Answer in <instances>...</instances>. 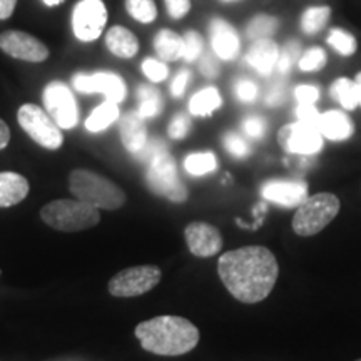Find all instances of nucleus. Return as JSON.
Wrapping results in <instances>:
<instances>
[{
	"label": "nucleus",
	"mask_w": 361,
	"mask_h": 361,
	"mask_svg": "<svg viewBox=\"0 0 361 361\" xmlns=\"http://www.w3.org/2000/svg\"><path fill=\"white\" fill-rule=\"evenodd\" d=\"M184 169L191 176H206L218 169V159L213 152H192L184 159Z\"/></svg>",
	"instance_id": "bb28decb"
},
{
	"label": "nucleus",
	"mask_w": 361,
	"mask_h": 361,
	"mask_svg": "<svg viewBox=\"0 0 361 361\" xmlns=\"http://www.w3.org/2000/svg\"><path fill=\"white\" fill-rule=\"evenodd\" d=\"M200 69H201V74L207 79H213L219 74V66H218V62H216V59L213 56L202 57Z\"/></svg>",
	"instance_id": "a18cd8bd"
},
{
	"label": "nucleus",
	"mask_w": 361,
	"mask_h": 361,
	"mask_svg": "<svg viewBox=\"0 0 361 361\" xmlns=\"http://www.w3.org/2000/svg\"><path fill=\"white\" fill-rule=\"evenodd\" d=\"M221 281L238 301L255 305L273 291L278 281L276 256L264 246H246L228 251L218 261Z\"/></svg>",
	"instance_id": "f257e3e1"
},
{
	"label": "nucleus",
	"mask_w": 361,
	"mask_h": 361,
	"mask_svg": "<svg viewBox=\"0 0 361 361\" xmlns=\"http://www.w3.org/2000/svg\"><path fill=\"white\" fill-rule=\"evenodd\" d=\"M278 142L291 154L311 156L323 149V134L319 128L298 121L281 128L278 133Z\"/></svg>",
	"instance_id": "9b49d317"
},
{
	"label": "nucleus",
	"mask_w": 361,
	"mask_h": 361,
	"mask_svg": "<svg viewBox=\"0 0 361 361\" xmlns=\"http://www.w3.org/2000/svg\"><path fill=\"white\" fill-rule=\"evenodd\" d=\"M279 59V47L271 39L255 40L246 54V61L261 75H269L274 71Z\"/></svg>",
	"instance_id": "a211bd4d"
},
{
	"label": "nucleus",
	"mask_w": 361,
	"mask_h": 361,
	"mask_svg": "<svg viewBox=\"0 0 361 361\" xmlns=\"http://www.w3.org/2000/svg\"><path fill=\"white\" fill-rule=\"evenodd\" d=\"M355 85H356V94H358V106L361 107V72L356 74Z\"/></svg>",
	"instance_id": "09e8293b"
},
{
	"label": "nucleus",
	"mask_w": 361,
	"mask_h": 361,
	"mask_svg": "<svg viewBox=\"0 0 361 361\" xmlns=\"http://www.w3.org/2000/svg\"><path fill=\"white\" fill-rule=\"evenodd\" d=\"M340 213V200L331 192H319L306 200L298 206L295 218H293V231L298 236H314L323 231Z\"/></svg>",
	"instance_id": "39448f33"
},
{
	"label": "nucleus",
	"mask_w": 361,
	"mask_h": 361,
	"mask_svg": "<svg viewBox=\"0 0 361 361\" xmlns=\"http://www.w3.org/2000/svg\"><path fill=\"white\" fill-rule=\"evenodd\" d=\"M126 11L141 24H151L157 17L154 0H126Z\"/></svg>",
	"instance_id": "c85d7f7f"
},
{
	"label": "nucleus",
	"mask_w": 361,
	"mask_h": 361,
	"mask_svg": "<svg viewBox=\"0 0 361 361\" xmlns=\"http://www.w3.org/2000/svg\"><path fill=\"white\" fill-rule=\"evenodd\" d=\"M161 269L157 266H134V268L119 271L116 276H112L107 288L116 298H135L154 290L161 281Z\"/></svg>",
	"instance_id": "6e6552de"
},
{
	"label": "nucleus",
	"mask_w": 361,
	"mask_h": 361,
	"mask_svg": "<svg viewBox=\"0 0 361 361\" xmlns=\"http://www.w3.org/2000/svg\"><path fill=\"white\" fill-rule=\"evenodd\" d=\"M146 183L149 189L156 196L164 197V200L173 202L188 201L189 192L186 184L183 183L176 168L174 157L169 154L168 149L157 152L147 161Z\"/></svg>",
	"instance_id": "423d86ee"
},
{
	"label": "nucleus",
	"mask_w": 361,
	"mask_h": 361,
	"mask_svg": "<svg viewBox=\"0 0 361 361\" xmlns=\"http://www.w3.org/2000/svg\"><path fill=\"white\" fill-rule=\"evenodd\" d=\"M184 238H186L189 251L197 258H211L218 255L223 247V236L219 229L202 221H194L188 224L184 229Z\"/></svg>",
	"instance_id": "4468645a"
},
{
	"label": "nucleus",
	"mask_w": 361,
	"mask_h": 361,
	"mask_svg": "<svg viewBox=\"0 0 361 361\" xmlns=\"http://www.w3.org/2000/svg\"><path fill=\"white\" fill-rule=\"evenodd\" d=\"M74 89L82 94L101 92L107 101L121 104L126 99L128 87L124 79L114 72H94V74H75L72 79Z\"/></svg>",
	"instance_id": "f8f14e48"
},
{
	"label": "nucleus",
	"mask_w": 361,
	"mask_h": 361,
	"mask_svg": "<svg viewBox=\"0 0 361 361\" xmlns=\"http://www.w3.org/2000/svg\"><path fill=\"white\" fill-rule=\"evenodd\" d=\"M331 96L345 111H353L358 107V94H356L355 80L340 78L331 85Z\"/></svg>",
	"instance_id": "a878e982"
},
{
	"label": "nucleus",
	"mask_w": 361,
	"mask_h": 361,
	"mask_svg": "<svg viewBox=\"0 0 361 361\" xmlns=\"http://www.w3.org/2000/svg\"><path fill=\"white\" fill-rule=\"evenodd\" d=\"M121 117L119 104L112 101H104L101 106H97L96 109L92 111V114L87 117L85 121V128L90 133H101V130L107 129L111 124H114L117 119Z\"/></svg>",
	"instance_id": "5701e85b"
},
{
	"label": "nucleus",
	"mask_w": 361,
	"mask_h": 361,
	"mask_svg": "<svg viewBox=\"0 0 361 361\" xmlns=\"http://www.w3.org/2000/svg\"><path fill=\"white\" fill-rule=\"evenodd\" d=\"M8 141H11V129L0 119V151L8 146Z\"/></svg>",
	"instance_id": "de8ad7c7"
},
{
	"label": "nucleus",
	"mask_w": 361,
	"mask_h": 361,
	"mask_svg": "<svg viewBox=\"0 0 361 361\" xmlns=\"http://www.w3.org/2000/svg\"><path fill=\"white\" fill-rule=\"evenodd\" d=\"M171 19H183L191 11V0H164Z\"/></svg>",
	"instance_id": "a19ab883"
},
{
	"label": "nucleus",
	"mask_w": 361,
	"mask_h": 361,
	"mask_svg": "<svg viewBox=\"0 0 361 361\" xmlns=\"http://www.w3.org/2000/svg\"><path fill=\"white\" fill-rule=\"evenodd\" d=\"M224 2H229V0H224Z\"/></svg>",
	"instance_id": "3c124183"
},
{
	"label": "nucleus",
	"mask_w": 361,
	"mask_h": 361,
	"mask_svg": "<svg viewBox=\"0 0 361 361\" xmlns=\"http://www.w3.org/2000/svg\"><path fill=\"white\" fill-rule=\"evenodd\" d=\"M284 96H286V87H284V84L276 82L271 85L266 92V102L269 106H279L284 101Z\"/></svg>",
	"instance_id": "c03bdc74"
},
{
	"label": "nucleus",
	"mask_w": 361,
	"mask_h": 361,
	"mask_svg": "<svg viewBox=\"0 0 361 361\" xmlns=\"http://www.w3.org/2000/svg\"><path fill=\"white\" fill-rule=\"evenodd\" d=\"M329 7H311L308 11H305L303 17H301V29L305 34H318L319 30H323V27L326 25L329 19Z\"/></svg>",
	"instance_id": "cd10ccee"
},
{
	"label": "nucleus",
	"mask_w": 361,
	"mask_h": 361,
	"mask_svg": "<svg viewBox=\"0 0 361 361\" xmlns=\"http://www.w3.org/2000/svg\"><path fill=\"white\" fill-rule=\"evenodd\" d=\"M142 72L151 82H162L169 75V71L164 62L156 61V59H146L142 62Z\"/></svg>",
	"instance_id": "c9c22d12"
},
{
	"label": "nucleus",
	"mask_w": 361,
	"mask_h": 361,
	"mask_svg": "<svg viewBox=\"0 0 361 361\" xmlns=\"http://www.w3.org/2000/svg\"><path fill=\"white\" fill-rule=\"evenodd\" d=\"M191 129V119L186 114H178L173 117L171 121L169 128H168V134L169 137L173 139H184Z\"/></svg>",
	"instance_id": "e433bc0d"
},
{
	"label": "nucleus",
	"mask_w": 361,
	"mask_h": 361,
	"mask_svg": "<svg viewBox=\"0 0 361 361\" xmlns=\"http://www.w3.org/2000/svg\"><path fill=\"white\" fill-rule=\"evenodd\" d=\"M266 201L283 207H298L308 197V184L305 180H268L261 188Z\"/></svg>",
	"instance_id": "2eb2a0df"
},
{
	"label": "nucleus",
	"mask_w": 361,
	"mask_h": 361,
	"mask_svg": "<svg viewBox=\"0 0 361 361\" xmlns=\"http://www.w3.org/2000/svg\"><path fill=\"white\" fill-rule=\"evenodd\" d=\"M300 54H301V47L298 42H288L284 45V49L281 52H279V59H278V71L281 72V74H286L288 71L291 69L293 66H295V62L300 59Z\"/></svg>",
	"instance_id": "f704fd0d"
},
{
	"label": "nucleus",
	"mask_w": 361,
	"mask_h": 361,
	"mask_svg": "<svg viewBox=\"0 0 361 361\" xmlns=\"http://www.w3.org/2000/svg\"><path fill=\"white\" fill-rule=\"evenodd\" d=\"M319 130L329 141H345L353 135L355 124L351 117L343 111H328L319 119Z\"/></svg>",
	"instance_id": "6ab92c4d"
},
{
	"label": "nucleus",
	"mask_w": 361,
	"mask_h": 361,
	"mask_svg": "<svg viewBox=\"0 0 361 361\" xmlns=\"http://www.w3.org/2000/svg\"><path fill=\"white\" fill-rule=\"evenodd\" d=\"M328 44L331 45L338 54H341V56L345 57L353 56L356 49H358V44H356V39L353 35L341 29H333L331 32H329Z\"/></svg>",
	"instance_id": "7c9ffc66"
},
{
	"label": "nucleus",
	"mask_w": 361,
	"mask_h": 361,
	"mask_svg": "<svg viewBox=\"0 0 361 361\" xmlns=\"http://www.w3.org/2000/svg\"><path fill=\"white\" fill-rule=\"evenodd\" d=\"M326 64V52L322 47H313L303 54V57L298 61V66L303 72H314L323 69Z\"/></svg>",
	"instance_id": "2f4dec72"
},
{
	"label": "nucleus",
	"mask_w": 361,
	"mask_h": 361,
	"mask_svg": "<svg viewBox=\"0 0 361 361\" xmlns=\"http://www.w3.org/2000/svg\"><path fill=\"white\" fill-rule=\"evenodd\" d=\"M107 49L114 54L116 57L130 59L139 51V40L135 35L123 25L111 27L106 34Z\"/></svg>",
	"instance_id": "412c9836"
},
{
	"label": "nucleus",
	"mask_w": 361,
	"mask_h": 361,
	"mask_svg": "<svg viewBox=\"0 0 361 361\" xmlns=\"http://www.w3.org/2000/svg\"><path fill=\"white\" fill-rule=\"evenodd\" d=\"M234 92L241 102H252L258 97V85L250 79H239L234 85Z\"/></svg>",
	"instance_id": "4c0bfd02"
},
{
	"label": "nucleus",
	"mask_w": 361,
	"mask_h": 361,
	"mask_svg": "<svg viewBox=\"0 0 361 361\" xmlns=\"http://www.w3.org/2000/svg\"><path fill=\"white\" fill-rule=\"evenodd\" d=\"M17 0H0V20H6L16 11Z\"/></svg>",
	"instance_id": "49530a36"
},
{
	"label": "nucleus",
	"mask_w": 361,
	"mask_h": 361,
	"mask_svg": "<svg viewBox=\"0 0 361 361\" xmlns=\"http://www.w3.org/2000/svg\"><path fill=\"white\" fill-rule=\"evenodd\" d=\"M278 29V19L271 16H258L255 17L250 24H247L246 35L251 40H261L269 39L271 35L276 32Z\"/></svg>",
	"instance_id": "c756f323"
},
{
	"label": "nucleus",
	"mask_w": 361,
	"mask_h": 361,
	"mask_svg": "<svg viewBox=\"0 0 361 361\" xmlns=\"http://www.w3.org/2000/svg\"><path fill=\"white\" fill-rule=\"evenodd\" d=\"M224 147L228 149L229 154L234 157H239V159H241V157L250 156L251 152V147L246 139L236 133H228L224 135Z\"/></svg>",
	"instance_id": "72a5a7b5"
},
{
	"label": "nucleus",
	"mask_w": 361,
	"mask_h": 361,
	"mask_svg": "<svg viewBox=\"0 0 361 361\" xmlns=\"http://www.w3.org/2000/svg\"><path fill=\"white\" fill-rule=\"evenodd\" d=\"M154 51L162 61L174 62L183 59L184 54V39L174 30L162 29L154 37Z\"/></svg>",
	"instance_id": "4be33fe9"
},
{
	"label": "nucleus",
	"mask_w": 361,
	"mask_h": 361,
	"mask_svg": "<svg viewBox=\"0 0 361 361\" xmlns=\"http://www.w3.org/2000/svg\"><path fill=\"white\" fill-rule=\"evenodd\" d=\"M356 361H361V358H360V360H356Z\"/></svg>",
	"instance_id": "603ef678"
},
{
	"label": "nucleus",
	"mask_w": 361,
	"mask_h": 361,
	"mask_svg": "<svg viewBox=\"0 0 361 361\" xmlns=\"http://www.w3.org/2000/svg\"><path fill=\"white\" fill-rule=\"evenodd\" d=\"M40 218L56 231L78 233L97 226L101 213L97 207L79 200H57L40 209Z\"/></svg>",
	"instance_id": "20e7f679"
},
{
	"label": "nucleus",
	"mask_w": 361,
	"mask_h": 361,
	"mask_svg": "<svg viewBox=\"0 0 361 361\" xmlns=\"http://www.w3.org/2000/svg\"><path fill=\"white\" fill-rule=\"evenodd\" d=\"M119 130L121 141H123L124 147L128 149L130 154L137 156L149 142L147 128L137 112H129V114L121 117Z\"/></svg>",
	"instance_id": "f3484780"
},
{
	"label": "nucleus",
	"mask_w": 361,
	"mask_h": 361,
	"mask_svg": "<svg viewBox=\"0 0 361 361\" xmlns=\"http://www.w3.org/2000/svg\"><path fill=\"white\" fill-rule=\"evenodd\" d=\"M107 24V8L102 0H80L72 12V29L82 42L101 37Z\"/></svg>",
	"instance_id": "9d476101"
},
{
	"label": "nucleus",
	"mask_w": 361,
	"mask_h": 361,
	"mask_svg": "<svg viewBox=\"0 0 361 361\" xmlns=\"http://www.w3.org/2000/svg\"><path fill=\"white\" fill-rule=\"evenodd\" d=\"M29 196V180L17 173H0V207L19 204Z\"/></svg>",
	"instance_id": "aec40b11"
},
{
	"label": "nucleus",
	"mask_w": 361,
	"mask_h": 361,
	"mask_svg": "<svg viewBox=\"0 0 361 361\" xmlns=\"http://www.w3.org/2000/svg\"><path fill=\"white\" fill-rule=\"evenodd\" d=\"M189 80H191V72L188 69L179 71L178 74H176V78L173 79V84H171V92H173L174 97H180L184 92H186Z\"/></svg>",
	"instance_id": "37998d69"
},
{
	"label": "nucleus",
	"mask_w": 361,
	"mask_h": 361,
	"mask_svg": "<svg viewBox=\"0 0 361 361\" xmlns=\"http://www.w3.org/2000/svg\"><path fill=\"white\" fill-rule=\"evenodd\" d=\"M0 49L7 56L25 62H44L49 57V49L45 44L20 30H7L0 34Z\"/></svg>",
	"instance_id": "ddd939ff"
},
{
	"label": "nucleus",
	"mask_w": 361,
	"mask_h": 361,
	"mask_svg": "<svg viewBox=\"0 0 361 361\" xmlns=\"http://www.w3.org/2000/svg\"><path fill=\"white\" fill-rule=\"evenodd\" d=\"M211 45L216 56L223 61H233L241 49V40L231 24L223 19L211 22Z\"/></svg>",
	"instance_id": "dca6fc26"
},
{
	"label": "nucleus",
	"mask_w": 361,
	"mask_h": 361,
	"mask_svg": "<svg viewBox=\"0 0 361 361\" xmlns=\"http://www.w3.org/2000/svg\"><path fill=\"white\" fill-rule=\"evenodd\" d=\"M296 116L300 123L319 128V119H322V116H319V112L316 111L314 104H300L296 109Z\"/></svg>",
	"instance_id": "ea45409f"
},
{
	"label": "nucleus",
	"mask_w": 361,
	"mask_h": 361,
	"mask_svg": "<svg viewBox=\"0 0 361 361\" xmlns=\"http://www.w3.org/2000/svg\"><path fill=\"white\" fill-rule=\"evenodd\" d=\"M135 338L149 353L180 356L192 351L200 343V329L180 316H156L135 326Z\"/></svg>",
	"instance_id": "f03ea898"
},
{
	"label": "nucleus",
	"mask_w": 361,
	"mask_h": 361,
	"mask_svg": "<svg viewBox=\"0 0 361 361\" xmlns=\"http://www.w3.org/2000/svg\"><path fill=\"white\" fill-rule=\"evenodd\" d=\"M69 189L75 200L97 209L116 211L126 204V192L111 179L89 169H75L69 174Z\"/></svg>",
	"instance_id": "7ed1b4c3"
},
{
	"label": "nucleus",
	"mask_w": 361,
	"mask_h": 361,
	"mask_svg": "<svg viewBox=\"0 0 361 361\" xmlns=\"http://www.w3.org/2000/svg\"><path fill=\"white\" fill-rule=\"evenodd\" d=\"M223 104L219 90L216 87H206L196 92L189 101V112L192 116L206 117L211 116L214 111H218Z\"/></svg>",
	"instance_id": "b1692460"
},
{
	"label": "nucleus",
	"mask_w": 361,
	"mask_h": 361,
	"mask_svg": "<svg viewBox=\"0 0 361 361\" xmlns=\"http://www.w3.org/2000/svg\"><path fill=\"white\" fill-rule=\"evenodd\" d=\"M44 107L61 129H72L79 123V107L74 94L64 82H51L44 89Z\"/></svg>",
	"instance_id": "1a4fd4ad"
},
{
	"label": "nucleus",
	"mask_w": 361,
	"mask_h": 361,
	"mask_svg": "<svg viewBox=\"0 0 361 361\" xmlns=\"http://www.w3.org/2000/svg\"><path fill=\"white\" fill-rule=\"evenodd\" d=\"M137 99V114L141 116L142 119H151V117H156L162 111L161 92L157 89L151 87V85H139Z\"/></svg>",
	"instance_id": "393cba45"
},
{
	"label": "nucleus",
	"mask_w": 361,
	"mask_h": 361,
	"mask_svg": "<svg viewBox=\"0 0 361 361\" xmlns=\"http://www.w3.org/2000/svg\"><path fill=\"white\" fill-rule=\"evenodd\" d=\"M184 39V54L183 59H186L188 62H194L196 59L201 57L202 54V37L196 30H188L183 35Z\"/></svg>",
	"instance_id": "473e14b6"
},
{
	"label": "nucleus",
	"mask_w": 361,
	"mask_h": 361,
	"mask_svg": "<svg viewBox=\"0 0 361 361\" xmlns=\"http://www.w3.org/2000/svg\"><path fill=\"white\" fill-rule=\"evenodd\" d=\"M243 130L251 139H261L266 134V121L259 116H250L243 121Z\"/></svg>",
	"instance_id": "58836bf2"
},
{
	"label": "nucleus",
	"mask_w": 361,
	"mask_h": 361,
	"mask_svg": "<svg viewBox=\"0 0 361 361\" xmlns=\"http://www.w3.org/2000/svg\"><path fill=\"white\" fill-rule=\"evenodd\" d=\"M62 2H64V0H44L45 6H49V7H56V6H59V4H62Z\"/></svg>",
	"instance_id": "8fccbe9b"
},
{
	"label": "nucleus",
	"mask_w": 361,
	"mask_h": 361,
	"mask_svg": "<svg viewBox=\"0 0 361 361\" xmlns=\"http://www.w3.org/2000/svg\"><path fill=\"white\" fill-rule=\"evenodd\" d=\"M295 97L298 104H314L319 99V90L314 85H298Z\"/></svg>",
	"instance_id": "79ce46f5"
},
{
	"label": "nucleus",
	"mask_w": 361,
	"mask_h": 361,
	"mask_svg": "<svg viewBox=\"0 0 361 361\" xmlns=\"http://www.w3.org/2000/svg\"><path fill=\"white\" fill-rule=\"evenodd\" d=\"M17 121L34 142L49 149V151H56L64 142L62 130L56 124V121L49 116L47 111L35 106V104L20 106L19 112H17Z\"/></svg>",
	"instance_id": "0eeeda50"
}]
</instances>
